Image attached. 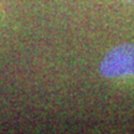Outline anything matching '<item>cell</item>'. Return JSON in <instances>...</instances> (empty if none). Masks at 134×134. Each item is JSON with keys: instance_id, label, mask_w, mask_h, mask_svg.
I'll use <instances>...</instances> for the list:
<instances>
[{"instance_id": "6da1fadb", "label": "cell", "mask_w": 134, "mask_h": 134, "mask_svg": "<svg viewBox=\"0 0 134 134\" xmlns=\"http://www.w3.org/2000/svg\"><path fill=\"white\" fill-rule=\"evenodd\" d=\"M99 72L105 78L134 76V43H122L110 50L99 65Z\"/></svg>"}, {"instance_id": "7a4b0ae2", "label": "cell", "mask_w": 134, "mask_h": 134, "mask_svg": "<svg viewBox=\"0 0 134 134\" xmlns=\"http://www.w3.org/2000/svg\"><path fill=\"white\" fill-rule=\"evenodd\" d=\"M125 1H128V3H134V0H125Z\"/></svg>"}]
</instances>
